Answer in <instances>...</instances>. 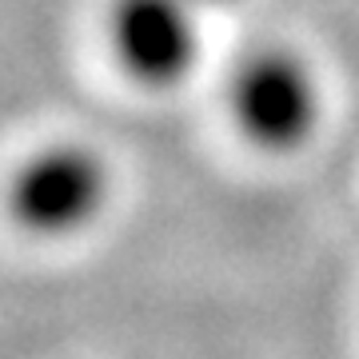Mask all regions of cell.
<instances>
[{"label": "cell", "instance_id": "cell-1", "mask_svg": "<svg viewBox=\"0 0 359 359\" xmlns=\"http://www.w3.org/2000/svg\"><path fill=\"white\" fill-rule=\"evenodd\" d=\"M108 196L104 164L76 144H56L32 156L13 180L8 208L36 236H68L100 212Z\"/></svg>", "mask_w": 359, "mask_h": 359}, {"label": "cell", "instance_id": "cell-2", "mask_svg": "<svg viewBox=\"0 0 359 359\" xmlns=\"http://www.w3.org/2000/svg\"><path fill=\"white\" fill-rule=\"evenodd\" d=\"M231 112L248 140H256L259 148L287 152L316 124V92L308 72L292 56L264 52L240 68L231 88Z\"/></svg>", "mask_w": 359, "mask_h": 359}, {"label": "cell", "instance_id": "cell-3", "mask_svg": "<svg viewBox=\"0 0 359 359\" xmlns=\"http://www.w3.org/2000/svg\"><path fill=\"white\" fill-rule=\"evenodd\" d=\"M112 44L132 76L164 88L188 76L196 28L184 0H120L112 13Z\"/></svg>", "mask_w": 359, "mask_h": 359}]
</instances>
